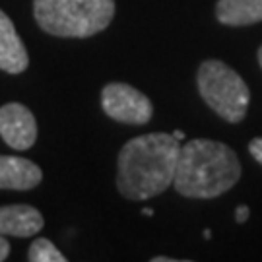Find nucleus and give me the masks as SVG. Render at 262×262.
I'll return each instance as SVG.
<instances>
[{"label":"nucleus","instance_id":"nucleus-1","mask_svg":"<svg viewBox=\"0 0 262 262\" xmlns=\"http://www.w3.org/2000/svg\"><path fill=\"white\" fill-rule=\"evenodd\" d=\"M181 142L167 132L136 136L122 146L117 161V188L140 202L165 192L175 179Z\"/></svg>","mask_w":262,"mask_h":262},{"label":"nucleus","instance_id":"nucleus-2","mask_svg":"<svg viewBox=\"0 0 262 262\" xmlns=\"http://www.w3.org/2000/svg\"><path fill=\"white\" fill-rule=\"evenodd\" d=\"M239 158L227 144L196 138L181 144L173 185L181 196L215 198L237 185Z\"/></svg>","mask_w":262,"mask_h":262},{"label":"nucleus","instance_id":"nucleus-3","mask_svg":"<svg viewBox=\"0 0 262 262\" xmlns=\"http://www.w3.org/2000/svg\"><path fill=\"white\" fill-rule=\"evenodd\" d=\"M33 16L49 35L85 39L111 24L115 0H33Z\"/></svg>","mask_w":262,"mask_h":262},{"label":"nucleus","instance_id":"nucleus-4","mask_svg":"<svg viewBox=\"0 0 262 262\" xmlns=\"http://www.w3.org/2000/svg\"><path fill=\"white\" fill-rule=\"evenodd\" d=\"M198 92L206 105L224 121L237 124L245 119L251 92L245 80L222 60H204L198 68Z\"/></svg>","mask_w":262,"mask_h":262},{"label":"nucleus","instance_id":"nucleus-5","mask_svg":"<svg viewBox=\"0 0 262 262\" xmlns=\"http://www.w3.org/2000/svg\"><path fill=\"white\" fill-rule=\"evenodd\" d=\"M101 107L107 117L122 124H148L154 105L136 88L122 82H111L101 92Z\"/></svg>","mask_w":262,"mask_h":262},{"label":"nucleus","instance_id":"nucleus-6","mask_svg":"<svg viewBox=\"0 0 262 262\" xmlns=\"http://www.w3.org/2000/svg\"><path fill=\"white\" fill-rule=\"evenodd\" d=\"M0 136L14 150H29L37 140L35 115L21 103L0 107Z\"/></svg>","mask_w":262,"mask_h":262},{"label":"nucleus","instance_id":"nucleus-7","mask_svg":"<svg viewBox=\"0 0 262 262\" xmlns=\"http://www.w3.org/2000/svg\"><path fill=\"white\" fill-rule=\"evenodd\" d=\"M41 179L43 171L35 161L18 156H0V190H31Z\"/></svg>","mask_w":262,"mask_h":262},{"label":"nucleus","instance_id":"nucleus-8","mask_svg":"<svg viewBox=\"0 0 262 262\" xmlns=\"http://www.w3.org/2000/svg\"><path fill=\"white\" fill-rule=\"evenodd\" d=\"M43 224L41 212L29 204L0 206V235L4 237H35Z\"/></svg>","mask_w":262,"mask_h":262},{"label":"nucleus","instance_id":"nucleus-9","mask_svg":"<svg viewBox=\"0 0 262 262\" xmlns=\"http://www.w3.org/2000/svg\"><path fill=\"white\" fill-rule=\"evenodd\" d=\"M29 66V55L14 21L0 10V70L8 74H21Z\"/></svg>","mask_w":262,"mask_h":262},{"label":"nucleus","instance_id":"nucleus-10","mask_svg":"<svg viewBox=\"0 0 262 262\" xmlns=\"http://www.w3.org/2000/svg\"><path fill=\"white\" fill-rule=\"evenodd\" d=\"M215 18L224 26H253L262 21V0H217Z\"/></svg>","mask_w":262,"mask_h":262},{"label":"nucleus","instance_id":"nucleus-11","mask_svg":"<svg viewBox=\"0 0 262 262\" xmlns=\"http://www.w3.org/2000/svg\"><path fill=\"white\" fill-rule=\"evenodd\" d=\"M29 262H64L66 256L45 237H39L29 245Z\"/></svg>","mask_w":262,"mask_h":262},{"label":"nucleus","instance_id":"nucleus-12","mask_svg":"<svg viewBox=\"0 0 262 262\" xmlns=\"http://www.w3.org/2000/svg\"><path fill=\"white\" fill-rule=\"evenodd\" d=\"M249 151H251V156L262 165V138H254V140H251V144H249Z\"/></svg>","mask_w":262,"mask_h":262},{"label":"nucleus","instance_id":"nucleus-13","mask_svg":"<svg viewBox=\"0 0 262 262\" xmlns=\"http://www.w3.org/2000/svg\"><path fill=\"white\" fill-rule=\"evenodd\" d=\"M249 215H251V210H249V206H237V210H235V220H237V224H245L247 220H249Z\"/></svg>","mask_w":262,"mask_h":262},{"label":"nucleus","instance_id":"nucleus-14","mask_svg":"<svg viewBox=\"0 0 262 262\" xmlns=\"http://www.w3.org/2000/svg\"><path fill=\"white\" fill-rule=\"evenodd\" d=\"M10 254V243L4 235H0V262L6 260Z\"/></svg>","mask_w":262,"mask_h":262},{"label":"nucleus","instance_id":"nucleus-15","mask_svg":"<svg viewBox=\"0 0 262 262\" xmlns=\"http://www.w3.org/2000/svg\"><path fill=\"white\" fill-rule=\"evenodd\" d=\"M151 262H175V258H167V256H154Z\"/></svg>","mask_w":262,"mask_h":262},{"label":"nucleus","instance_id":"nucleus-16","mask_svg":"<svg viewBox=\"0 0 262 262\" xmlns=\"http://www.w3.org/2000/svg\"><path fill=\"white\" fill-rule=\"evenodd\" d=\"M173 136H175V138H177L179 142L185 140V132H183V130H175V132H173Z\"/></svg>","mask_w":262,"mask_h":262},{"label":"nucleus","instance_id":"nucleus-17","mask_svg":"<svg viewBox=\"0 0 262 262\" xmlns=\"http://www.w3.org/2000/svg\"><path fill=\"white\" fill-rule=\"evenodd\" d=\"M142 214H144V215H154V212H151L150 208H146V210H142Z\"/></svg>","mask_w":262,"mask_h":262},{"label":"nucleus","instance_id":"nucleus-18","mask_svg":"<svg viewBox=\"0 0 262 262\" xmlns=\"http://www.w3.org/2000/svg\"><path fill=\"white\" fill-rule=\"evenodd\" d=\"M258 64H260V68H262V47L258 49Z\"/></svg>","mask_w":262,"mask_h":262},{"label":"nucleus","instance_id":"nucleus-19","mask_svg":"<svg viewBox=\"0 0 262 262\" xmlns=\"http://www.w3.org/2000/svg\"><path fill=\"white\" fill-rule=\"evenodd\" d=\"M210 237H212V231L206 229V231H204V239H210Z\"/></svg>","mask_w":262,"mask_h":262}]
</instances>
